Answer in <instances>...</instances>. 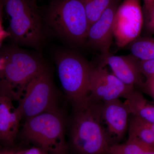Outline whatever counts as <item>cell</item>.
I'll return each mask as SVG.
<instances>
[{"label":"cell","instance_id":"obj_1","mask_svg":"<svg viewBox=\"0 0 154 154\" xmlns=\"http://www.w3.org/2000/svg\"><path fill=\"white\" fill-rule=\"evenodd\" d=\"M0 95L19 102L28 84L47 65L40 55L14 44L0 50Z\"/></svg>","mask_w":154,"mask_h":154},{"label":"cell","instance_id":"obj_2","mask_svg":"<svg viewBox=\"0 0 154 154\" xmlns=\"http://www.w3.org/2000/svg\"><path fill=\"white\" fill-rule=\"evenodd\" d=\"M9 22L8 32L13 44L40 49L44 42L45 25L34 0H1Z\"/></svg>","mask_w":154,"mask_h":154},{"label":"cell","instance_id":"obj_3","mask_svg":"<svg viewBox=\"0 0 154 154\" xmlns=\"http://www.w3.org/2000/svg\"><path fill=\"white\" fill-rule=\"evenodd\" d=\"M89 99L74 107L71 129L73 147L79 154H109L108 145L101 121V107Z\"/></svg>","mask_w":154,"mask_h":154},{"label":"cell","instance_id":"obj_4","mask_svg":"<svg viewBox=\"0 0 154 154\" xmlns=\"http://www.w3.org/2000/svg\"><path fill=\"white\" fill-rule=\"evenodd\" d=\"M43 18L49 30L69 45L85 44L89 25L84 0H52Z\"/></svg>","mask_w":154,"mask_h":154},{"label":"cell","instance_id":"obj_5","mask_svg":"<svg viewBox=\"0 0 154 154\" xmlns=\"http://www.w3.org/2000/svg\"><path fill=\"white\" fill-rule=\"evenodd\" d=\"M55 61L59 78L64 91L74 107L89 98L91 65L79 54L69 50L58 51Z\"/></svg>","mask_w":154,"mask_h":154},{"label":"cell","instance_id":"obj_6","mask_svg":"<svg viewBox=\"0 0 154 154\" xmlns=\"http://www.w3.org/2000/svg\"><path fill=\"white\" fill-rule=\"evenodd\" d=\"M23 134L48 154H66L63 116L58 110L48 111L26 119Z\"/></svg>","mask_w":154,"mask_h":154},{"label":"cell","instance_id":"obj_7","mask_svg":"<svg viewBox=\"0 0 154 154\" xmlns=\"http://www.w3.org/2000/svg\"><path fill=\"white\" fill-rule=\"evenodd\" d=\"M17 108L22 119H26L58 110L55 88L48 66L28 84Z\"/></svg>","mask_w":154,"mask_h":154},{"label":"cell","instance_id":"obj_8","mask_svg":"<svg viewBox=\"0 0 154 154\" xmlns=\"http://www.w3.org/2000/svg\"><path fill=\"white\" fill-rule=\"evenodd\" d=\"M143 21L140 0H123L117 8L113 21V37L117 46L125 47L139 37Z\"/></svg>","mask_w":154,"mask_h":154},{"label":"cell","instance_id":"obj_9","mask_svg":"<svg viewBox=\"0 0 154 154\" xmlns=\"http://www.w3.org/2000/svg\"><path fill=\"white\" fill-rule=\"evenodd\" d=\"M134 87L122 82L105 66L91 65L89 78V97L98 103H104L119 98L126 99Z\"/></svg>","mask_w":154,"mask_h":154},{"label":"cell","instance_id":"obj_10","mask_svg":"<svg viewBox=\"0 0 154 154\" xmlns=\"http://www.w3.org/2000/svg\"><path fill=\"white\" fill-rule=\"evenodd\" d=\"M119 3L114 0L96 22L89 27L85 44L102 56L110 54L113 38V24Z\"/></svg>","mask_w":154,"mask_h":154},{"label":"cell","instance_id":"obj_11","mask_svg":"<svg viewBox=\"0 0 154 154\" xmlns=\"http://www.w3.org/2000/svg\"><path fill=\"white\" fill-rule=\"evenodd\" d=\"M101 65H108L113 74L128 85L142 87L143 83L139 66V60L131 54L128 55H108L102 56Z\"/></svg>","mask_w":154,"mask_h":154},{"label":"cell","instance_id":"obj_12","mask_svg":"<svg viewBox=\"0 0 154 154\" xmlns=\"http://www.w3.org/2000/svg\"><path fill=\"white\" fill-rule=\"evenodd\" d=\"M129 112L119 99L104 102L101 107V118L107 125L108 132L121 138L128 128Z\"/></svg>","mask_w":154,"mask_h":154},{"label":"cell","instance_id":"obj_13","mask_svg":"<svg viewBox=\"0 0 154 154\" xmlns=\"http://www.w3.org/2000/svg\"><path fill=\"white\" fill-rule=\"evenodd\" d=\"M12 100L0 95V140L12 142L17 136L19 123L22 119Z\"/></svg>","mask_w":154,"mask_h":154},{"label":"cell","instance_id":"obj_14","mask_svg":"<svg viewBox=\"0 0 154 154\" xmlns=\"http://www.w3.org/2000/svg\"><path fill=\"white\" fill-rule=\"evenodd\" d=\"M125 99L124 103L130 114L154 124V104L147 101L141 93L134 89Z\"/></svg>","mask_w":154,"mask_h":154},{"label":"cell","instance_id":"obj_15","mask_svg":"<svg viewBox=\"0 0 154 154\" xmlns=\"http://www.w3.org/2000/svg\"><path fill=\"white\" fill-rule=\"evenodd\" d=\"M132 116L129 120L128 140L137 141L154 147V132L149 123Z\"/></svg>","mask_w":154,"mask_h":154},{"label":"cell","instance_id":"obj_16","mask_svg":"<svg viewBox=\"0 0 154 154\" xmlns=\"http://www.w3.org/2000/svg\"><path fill=\"white\" fill-rule=\"evenodd\" d=\"M131 54L140 61L154 59V38L139 36L126 45Z\"/></svg>","mask_w":154,"mask_h":154},{"label":"cell","instance_id":"obj_17","mask_svg":"<svg viewBox=\"0 0 154 154\" xmlns=\"http://www.w3.org/2000/svg\"><path fill=\"white\" fill-rule=\"evenodd\" d=\"M109 154H154V147L137 141L110 146Z\"/></svg>","mask_w":154,"mask_h":154},{"label":"cell","instance_id":"obj_18","mask_svg":"<svg viewBox=\"0 0 154 154\" xmlns=\"http://www.w3.org/2000/svg\"><path fill=\"white\" fill-rule=\"evenodd\" d=\"M114 0H84L89 27L96 22Z\"/></svg>","mask_w":154,"mask_h":154},{"label":"cell","instance_id":"obj_19","mask_svg":"<svg viewBox=\"0 0 154 154\" xmlns=\"http://www.w3.org/2000/svg\"><path fill=\"white\" fill-rule=\"evenodd\" d=\"M140 70L147 79L154 76V59L146 61H139Z\"/></svg>","mask_w":154,"mask_h":154},{"label":"cell","instance_id":"obj_20","mask_svg":"<svg viewBox=\"0 0 154 154\" xmlns=\"http://www.w3.org/2000/svg\"><path fill=\"white\" fill-rule=\"evenodd\" d=\"M146 19L147 27L154 33V9L149 14H146Z\"/></svg>","mask_w":154,"mask_h":154},{"label":"cell","instance_id":"obj_21","mask_svg":"<svg viewBox=\"0 0 154 154\" xmlns=\"http://www.w3.org/2000/svg\"><path fill=\"white\" fill-rule=\"evenodd\" d=\"M21 154H48L41 148L33 147L22 151Z\"/></svg>","mask_w":154,"mask_h":154},{"label":"cell","instance_id":"obj_22","mask_svg":"<svg viewBox=\"0 0 154 154\" xmlns=\"http://www.w3.org/2000/svg\"><path fill=\"white\" fill-rule=\"evenodd\" d=\"M146 15L149 14L154 9V0H142Z\"/></svg>","mask_w":154,"mask_h":154},{"label":"cell","instance_id":"obj_23","mask_svg":"<svg viewBox=\"0 0 154 154\" xmlns=\"http://www.w3.org/2000/svg\"><path fill=\"white\" fill-rule=\"evenodd\" d=\"M7 36H9V34L8 31L4 30L2 26V21H0V45L1 44L2 40Z\"/></svg>","mask_w":154,"mask_h":154},{"label":"cell","instance_id":"obj_24","mask_svg":"<svg viewBox=\"0 0 154 154\" xmlns=\"http://www.w3.org/2000/svg\"><path fill=\"white\" fill-rule=\"evenodd\" d=\"M22 151H1V154H21Z\"/></svg>","mask_w":154,"mask_h":154},{"label":"cell","instance_id":"obj_25","mask_svg":"<svg viewBox=\"0 0 154 154\" xmlns=\"http://www.w3.org/2000/svg\"><path fill=\"white\" fill-rule=\"evenodd\" d=\"M3 7L1 0H0V21H2V10Z\"/></svg>","mask_w":154,"mask_h":154},{"label":"cell","instance_id":"obj_26","mask_svg":"<svg viewBox=\"0 0 154 154\" xmlns=\"http://www.w3.org/2000/svg\"><path fill=\"white\" fill-rule=\"evenodd\" d=\"M146 90L149 91V93L151 94L153 98L154 99V88H149V89H146Z\"/></svg>","mask_w":154,"mask_h":154},{"label":"cell","instance_id":"obj_27","mask_svg":"<svg viewBox=\"0 0 154 154\" xmlns=\"http://www.w3.org/2000/svg\"><path fill=\"white\" fill-rule=\"evenodd\" d=\"M149 123L152 129L153 130L154 132V124H152V123Z\"/></svg>","mask_w":154,"mask_h":154},{"label":"cell","instance_id":"obj_28","mask_svg":"<svg viewBox=\"0 0 154 154\" xmlns=\"http://www.w3.org/2000/svg\"><path fill=\"white\" fill-rule=\"evenodd\" d=\"M2 60L0 59V70L2 69Z\"/></svg>","mask_w":154,"mask_h":154},{"label":"cell","instance_id":"obj_29","mask_svg":"<svg viewBox=\"0 0 154 154\" xmlns=\"http://www.w3.org/2000/svg\"><path fill=\"white\" fill-rule=\"evenodd\" d=\"M116 1H117V2H118L119 3V2H120V1H121V0H116Z\"/></svg>","mask_w":154,"mask_h":154},{"label":"cell","instance_id":"obj_30","mask_svg":"<svg viewBox=\"0 0 154 154\" xmlns=\"http://www.w3.org/2000/svg\"><path fill=\"white\" fill-rule=\"evenodd\" d=\"M34 1H36H36H37V0H34Z\"/></svg>","mask_w":154,"mask_h":154},{"label":"cell","instance_id":"obj_31","mask_svg":"<svg viewBox=\"0 0 154 154\" xmlns=\"http://www.w3.org/2000/svg\"><path fill=\"white\" fill-rule=\"evenodd\" d=\"M1 151H0V154H1Z\"/></svg>","mask_w":154,"mask_h":154}]
</instances>
